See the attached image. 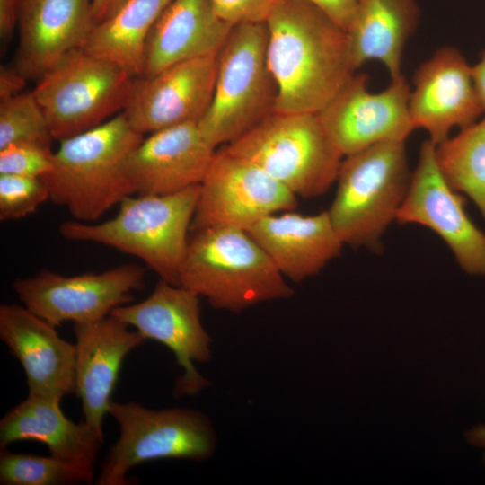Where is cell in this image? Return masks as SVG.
<instances>
[{
  "label": "cell",
  "instance_id": "6da1fadb",
  "mask_svg": "<svg viewBox=\"0 0 485 485\" xmlns=\"http://www.w3.org/2000/svg\"><path fill=\"white\" fill-rule=\"evenodd\" d=\"M266 23L275 111L318 113L355 74L347 31L304 0H282Z\"/></svg>",
  "mask_w": 485,
  "mask_h": 485
},
{
  "label": "cell",
  "instance_id": "7a4b0ae2",
  "mask_svg": "<svg viewBox=\"0 0 485 485\" xmlns=\"http://www.w3.org/2000/svg\"><path fill=\"white\" fill-rule=\"evenodd\" d=\"M122 112L104 123L60 141L51 171L43 178L49 200L74 220L93 223L135 195L127 161L143 141Z\"/></svg>",
  "mask_w": 485,
  "mask_h": 485
},
{
  "label": "cell",
  "instance_id": "3957f363",
  "mask_svg": "<svg viewBox=\"0 0 485 485\" xmlns=\"http://www.w3.org/2000/svg\"><path fill=\"white\" fill-rule=\"evenodd\" d=\"M194 232L179 286L205 297L213 307L239 313L294 295L285 277L246 230L210 226Z\"/></svg>",
  "mask_w": 485,
  "mask_h": 485
},
{
  "label": "cell",
  "instance_id": "277c9868",
  "mask_svg": "<svg viewBox=\"0 0 485 485\" xmlns=\"http://www.w3.org/2000/svg\"><path fill=\"white\" fill-rule=\"evenodd\" d=\"M199 190L198 184L166 195H131L109 220L65 221L58 230L68 241L99 243L133 255L161 279L179 286Z\"/></svg>",
  "mask_w": 485,
  "mask_h": 485
},
{
  "label": "cell",
  "instance_id": "5b68a950",
  "mask_svg": "<svg viewBox=\"0 0 485 485\" xmlns=\"http://www.w3.org/2000/svg\"><path fill=\"white\" fill-rule=\"evenodd\" d=\"M411 174L405 141H387L347 155L328 214L344 244L381 249V238L408 193Z\"/></svg>",
  "mask_w": 485,
  "mask_h": 485
},
{
  "label": "cell",
  "instance_id": "8992f818",
  "mask_svg": "<svg viewBox=\"0 0 485 485\" xmlns=\"http://www.w3.org/2000/svg\"><path fill=\"white\" fill-rule=\"evenodd\" d=\"M222 147L302 198L327 192L337 181L343 158L316 113L273 111Z\"/></svg>",
  "mask_w": 485,
  "mask_h": 485
},
{
  "label": "cell",
  "instance_id": "52a82bcc",
  "mask_svg": "<svg viewBox=\"0 0 485 485\" xmlns=\"http://www.w3.org/2000/svg\"><path fill=\"white\" fill-rule=\"evenodd\" d=\"M268 37L266 22L234 25L217 55L213 99L198 122L215 148L275 111L278 87L267 61Z\"/></svg>",
  "mask_w": 485,
  "mask_h": 485
},
{
  "label": "cell",
  "instance_id": "ba28073f",
  "mask_svg": "<svg viewBox=\"0 0 485 485\" xmlns=\"http://www.w3.org/2000/svg\"><path fill=\"white\" fill-rule=\"evenodd\" d=\"M136 78L119 64L85 48L66 54L32 91L54 140L93 128L123 111Z\"/></svg>",
  "mask_w": 485,
  "mask_h": 485
},
{
  "label": "cell",
  "instance_id": "9c48e42d",
  "mask_svg": "<svg viewBox=\"0 0 485 485\" xmlns=\"http://www.w3.org/2000/svg\"><path fill=\"white\" fill-rule=\"evenodd\" d=\"M119 434L100 463L97 485H128V472L162 459L202 461L212 455L216 435L208 418L190 409L153 410L137 401H111L109 412Z\"/></svg>",
  "mask_w": 485,
  "mask_h": 485
},
{
  "label": "cell",
  "instance_id": "30bf717a",
  "mask_svg": "<svg viewBox=\"0 0 485 485\" xmlns=\"http://www.w3.org/2000/svg\"><path fill=\"white\" fill-rule=\"evenodd\" d=\"M146 268L123 264L100 273L64 276L42 269L19 278L13 289L24 306L50 324L93 322L130 304L145 288Z\"/></svg>",
  "mask_w": 485,
  "mask_h": 485
},
{
  "label": "cell",
  "instance_id": "8fae6325",
  "mask_svg": "<svg viewBox=\"0 0 485 485\" xmlns=\"http://www.w3.org/2000/svg\"><path fill=\"white\" fill-rule=\"evenodd\" d=\"M199 295L161 279L143 301L114 308L110 314L139 331L146 340L166 346L183 374L175 382L173 395H196L209 385L194 363L211 358V338L204 329Z\"/></svg>",
  "mask_w": 485,
  "mask_h": 485
},
{
  "label": "cell",
  "instance_id": "7c38bea8",
  "mask_svg": "<svg viewBox=\"0 0 485 485\" xmlns=\"http://www.w3.org/2000/svg\"><path fill=\"white\" fill-rule=\"evenodd\" d=\"M297 198L261 168L221 146L200 183L190 228L247 230L267 216L293 210Z\"/></svg>",
  "mask_w": 485,
  "mask_h": 485
},
{
  "label": "cell",
  "instance_id": "4fadbf2b",
  "mask_svg": "<svg viewBox=\"0 0 485 485\" xmlns=\"http://www.w3.org/2000/svg\"><path fill=\"white\" fill-rule=\"evenodd\" d=\"M367 75L354 74L317 114L343 157L387 141H405L415 129L409 110L410 89L403 75L372 93Z\"/></svg>",
  "mask_w": 485,
  "mask_h": 485
},
{
  "label": "cell",
  "instance_id": "5bb4252c",
  "mask_svg": "<svg viewBox=\"0 0 485 485\" xmlns=\"http://www.w3.org/2000/svg\"><path fill=\"white\" fill-rule=\"evenodd\" d=\"M436 144L425 140L396 221L418 224L434 231L447 244L461 269L485 275V234L468 216L464 200L443 175Z\"/></svg>",
  "mask_w": 485,
  "mask_h": 485
},
{
  "label": "cell",
  "instance_id": "9a60e30c",
  "mask_svg": "<svg viewBox=\"0 0 485 485\" xmlns=\"http://www.w3.org/2000/svg\"><path fill=\"white\" fill-rule=\"evenodd\" d=\"M217 55L181 61L154 76L136 79L132 96L122 111L130 126L144 135L198 123L213 99Z\"/></svg>",
  "mask_w": 485,
  "mask_h": 485
},
{
  "label": "cell",
  "instance_id": "2e32d148",
  "mask_svg": "<svg viewBox=\"0 0 485 485\" xmlns=\"http://www.w3.org/2000/svg\"><path fill=\"white\" fill-rule=\"evenodd\" d=\"M413 84L409 99L411 120L436 145L447 139L452 128H464L484 113L472 66L454 47H442L423 62Z\"/></svg>",
  "mask_w": 485,
  "mask_h": 485
},
{
  "label": "cell",
  "instance_id": "e0dca14e",
  "mask_svg": "<svg viewBox=\"0 0 485 485\" xmlns=\"http://www.w3.org/2000/svg\"><path fill=\"white\" fill-rule=\"evenodd\" d=\"M24 305H0V339L23 368L29 394L62 401L77 395L75 345Z\"/></svg>",
  "mask_w": 485,
  "mask_h": 485
},
{
  "label": "cell",
  "instance_id": "ac0fdd59",
  "mask_svg": "<svg viewBox=\"0 0 485 485\" xmlns=\"http://www.w3.org/2000/svg\"><path fill=\"white\" fill-rule=\"evenodd\" d=\"M216 153L190 122L153 132L132 151L127 174L137 195H166L200 184Z\"/></svg>",
  "mask_w": 485,
  "mask_h": 485
},
{
  "label": "cell",
  "instance_id": "d6986e66",
  "mask_svg": "<svg viewBox=\"0 0 485 485\" xmlns=\"http://www.w3.org/2000/svg\"><path fill=\"white\" fill-rule=\"evenodd\" d=\"M77 397L84 421L103 433L111 395L124 358L147 340L110 314L88 323H74Z\"/></svg>",
  "mask_w": 485,
  "mask_h": 485
},
{
  "label": "cell",
  "instance_id": "ffe728a7",
  "mask_svg": "<svg viewBox=\"0 0 485 485\" xmlns=\"http://www.w3.org/2000/svg\"><path fill=\"white\" fill-rule=\"evenodd\" d=\"M93 26L92 0H23L14 67L39 80L66 54L84 48Z\"/></svg>",
  "mask_w": 485,
  "mask_h": 485
},
{
  "label": "cell",
  "instance_id": "44dd1931",
  "mask_svg": "<svg viewBox=\"0 0 485 485\" xmlns=\"http://www.w3.org/2000/svg\"><path fill=\"white\" fill-rule=\"evenodd\" d=\"M291 211L267 216L246 231L284 277L300 282L338 257L344 243L328 211L311 216Z\"/></svg>",
  "mask_w": 485,
  "mask_h": 485
},
{
  "label": "cell",
  "instance_id": "7402d4cb",
  "mask_svg": "<svg viewBox=\"0 0 485 485\" xmlns=\"http://www.w3.org/2000/svg\"><path fill=\"white\" fill-rule=\"evenodd\" d=\"M233 27L216 13L211 0H172L148 35L141 77L218 54Z\"/></svg>",
  "mask_w": 485,
  "mask_h": 485
},
{
  "label": "cell",
  "instance_id": "603a6c76",
  "mask_svg": "<svg viewBox=\"0 0 485 485\" xmlns=\"http://www.w3.org/2000/svg\"><path fill=\"white\" fill-rule=\"evenodd\" d=\"M60 401L29 394L0 420V449L17 441H37L57 458L93 469L104 435L84 422L75 423Z\"/></svg>",
  "mask_w": 485,
  "mask_h": 485
},
{
  "label": "cell",
  "instance_id": "cb8c5ba5",
  "mask_svg": "<svg viewBox=\"0 0 485 485\" xmlns=\"http://www.w3.org/2000/svg\"><path fill=\"white\" fill-rule=\"evenodd\" d=\"M419 18L416 0H359L347 33L355 69L377 60L401 75L403 49Z\"/></svg>",
  "mask_w": 485,
  "mask_h": 485
},
{
  "label": "cell",
  "instance_id": "d4e9b609",
  "mask_svg": "<svg viewBox=\"0 0 485 485\" xmlns=\"http://www.w3.org/2000/svg\"><path fill=\"white\" fill-rule=\"evenodd\" d=\"M172 0H126L109 18L93 26L84 48L141 77L148 35Z\"/></svg>",
  "mask_w": 485,
  "mask_h": 485
},
{
  "label": "cell",
  "instance_id": "484cf974",
  "mask_svg": "<svg viewBox=\"0 0 485 485\" xmlns=\"http://www.w3.org/2000/svg\"><path fill=\"white\" fill-rule=\"evenodd\" d=\"M436 156L451 187L468 196L485 220V117L436 145Z\"/></svg>",
  "mask_w": 485,
  "mask_h": 485
},
{
  "label": "cell",
  "instance_id": "4316f807",
  "mask_svg": "<svg viewBox=\"0 0 485 485\" xmlns=\"http://www.w3.org/2000/svg\"><path fill=\"white\" fill-rule=\"evenodd\" d=\"M93 469L57 458L13 453L0 449L1 485L89 484Z\"/></svg>",
  "mask_w": 485,
  "mask_h": 485
},
{
  "label": "cell",
  "instance_id": "83f0119b",
  "mask_svg": "<svg viewBox=\"0 0 485 485\" xmlns=\"http://www.w3.org/2000/svg\"><path fill=\"white\" fill-rule=\"evenodd\" d=\"M54 140L46 117L32 92L0 103V149L13 145L50 147Z\"/></svg>",
  "mask_w": 485,
  "mask_h": 485
},
{
  "label": "cell",
  "instance_id": "f1b7e54d",
  "mask_svg": "<svg viewBox=\"0 0 485 485\" xmlns=\"http://www.w3.org/2000/svg\"><path fill=\"white\" fill-rule=\"evenodd\" d=\"M49 200L48 187L41 178L0 174V220L14 221L33 214Z\"/></svg>",
  "mask_w": 485,
  "mask_h": 485
},
{
  "label": "cell",
  "instance_id": "f546056e",
  "mask_svg": "<svg viewBox=\"0 0 485 485\" xmlns=\"http://www.w3.org/2000/svg\"><path fill=\"white\" fill-rule=\"evenodd\" d=\"M53 163L50 147L13 145L0 149V174L43 178L51 171Z\"/></svg>",
  "mask_w": 485,
  "mask_h": 485
},
{
  "label": "cell",
  "instance_id": "4dcf8cb0",
  "mask_svg": "<svg viewBox=\"0 0 485 485\" xmlns=\"http://www.w3.org/2000/svg\"><path fill=\"white\" fill-rule=\"evenodd\" d=\"M282 0H211L216 13L227 23H264Z\"/></svg>",
  "mask_w": 485,
  "mask_h": 485
},
{
  "label": "cell",
  "instance_id": "1f68e13d",
  "mask_svg": "<svg viewBox=\"0 0 485 485\" xmlns=\"http://www.w3.org/2000/svg\"><path fill=\"white\" fill-rule=\"evenodd\" d=\"M326 14L347 31L359 0H304Z\"/></svg>",
  "mask_w": 485,
  "mask_h": 485
},
{
  "label": "cell",
  "instance_id": "d6a6232c",
  "mask_svg": "<svg viewBox=\"0 0 485 485\" xmlns=\"http://www.w3.org/2000/svg\"><path fill=\"white\" fill-rule=\"evenodd\" d=\"M23 0H0V40L2 48H6L18 26Z\"/></svg>",
  "mask_w": 485,
  "mask_h": 485
},
{
  "label": "cell",
  "instance_id": "836d02e7",
  "mask_svg": "<svg viewBox=\"0 0 485 485\" xmlns=\"http://www.w3.org/2000/svg\"><path fill=\"white\" fill-rule=\"evenodd\" d=\"M27 78L15 67L1 66L0 68V100L4 101L22 93Z\"/></svg>",
  "mask_w": 485,
  "mask_h": 485
},
{
  "label": "cell",
  "instance_id": "e575fe53",
  "mask_svg": "<svg viewBox=\"0 0 485 485\" xmlns=\"http://www.w3.org/2000/svg\"><path fill=\"white\" fill-rule=\"evenodd\" d=\"M126 0H92L94 25L109 18Z\"/></svg>",
  "mask_w": 485,
  "mask_h": 485
},
{
  "label": "cell",
  "instance_id": "d590c367",
  "mask_svg": "<svg viewBox=\"0 0 485 485\" xmlns=\"http://www.w3.org/2000/svg\"><path fill=\"white\" fill-rule=\"evenodd\" d=\"M472 72L475 89L485 113V49L482 51L479 61L472 66Z\"/></svg>",
  "mask_w": 485,
  "mask_h": 485
},
{
  "label": "cell",
  "instance_id": "8d00e7d4",
  "mask_svg": "<svg viewBox=\"0 0 485 485\" xmlns=\"http://www.w3.org/2000/svg\"><path fill=\"white\" fill-rule=\"evenodd\" d=\"M466 436L472 445L483 448L485 451V425L481 424L474 427L467 432Z\"/></svg>",
  "mask_w": 485,
  "mask_h": 485
}]
</instances>
